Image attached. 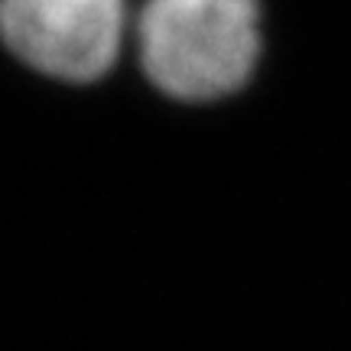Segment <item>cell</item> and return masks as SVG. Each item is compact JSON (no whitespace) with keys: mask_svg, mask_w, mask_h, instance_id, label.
Returning a JSON list of instances; mask_svg holds the SVG:
<instances>
[{"mask_svg":"<svg viewBox=\"0 0 351 351\" xmlns=\"http://www.w3.org/2000/svg\"><path fill=\"white\" fill-rule=\"evenodd\" d=\"M137 36L143 72L163 95L215 101L251 78L261 7L257 0H150Z\"/></svg>","mask_w":351,"mask_h":351,"instance_id":"obj_1","label":"cell"},{"mask_svg":"<svg viewBox=\"0 0 351 351\" xmlns=\"http://www.w3.org/2000/svg\"><path fill=\"white\" fill-rule=\"evenodd\" d=\"M0 39L43 75L95 82L117 59L124 0H0Z\"/></svg>","mask_w":351,"mask_h":351,"instance_id":"obj_2","label":"cell"}]
</instances>
